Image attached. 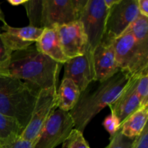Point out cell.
I'll use <instances>...</instances> for the list:
<instances>
[{"instance_id": "cell-12", "label": "cell", "mask_w": 148, "mask_h": 148, "mask_svg": "<svg viewBox=\"0 0 148 148\" xmlns=\"http://www.w3.org/2000/svg\"><path fill=\"white\" fill-rule=\"evenodd\" d=\"M139 76L140 75L132 76L118 98L109 106L111 112L118 119L120 126L129 116L142 108L136 90Z\"/></svg>"}, {"instance_id": "cell-3", "label": "cell", "mask_w": 148, "mask_h": 148, "mask_svg": "<svg viewBox=\"0 0 148 148\" xmlns=\"http://www.w3.org/2000/svg\"><path fill=\"white\" fill-rule=\"evenodd\" d=\"M40 90L23 80L0 75V113L14 119L25 130Z\"/></svg>"}, {"instance_id": "cell-30", "label": "cell", "mask_w": 148, "mask_h": 148, "mask_svg": "<svg viewBox=\"0 0 148 148\" xmlns=\"http://www.w3.org/2000/svg\"><path fill=\"white\" fill-rule=\"evenodd\" d=\"M104 1H105V4L106 5V7L108 9H111L113 6L117 4L119 0H104Z\"/></svg>"}, {"instance_id": "cell-24", "label": "cell", "mask_w": 148, "mask_h": 148, "mask_svg": "<svg viewBox=\"0 0 148 148\" xmlns=\"http://www.w3.org/2000/svg\"><path fill=\"white\" fill-rule=\"evenodd\" d=\"M12 52L4 44L0 35V75H7Z\"/></svg>"}, {"instance_id": "cell-19", "label": "cell", "mask_w": 148, "mask_h": 148, "mask_svg": "<svg viewBox=\"0 0 148 148\" xmlns=\"http://www.w3.org/2000/svg\"><path fill=\"white\" fill-rule=\"evenodd\" d=\"M124 33H130L138 42L148 45V17L139 14Z\"/></svg>"}, {"instance_id": "cell-29", "label": "cell", "mask_w": 148, "mask_h": 148, "mask_svg": "<svg viewBox=\"0 0 148 148\" xmlns=\"http://www.w3.org/2000/svg\"><path fill=\"white\" fill-rule=\"evenodd\" d=\"M27 0H8V2L12 6H19L24 4Z\"/></svg>"}, {"instance_id": "cell-27", "label": "cell", "mask_w": 148, "mask_h": 148, "mask_svg": "<svg viewBox=\"0 0 148 148\" xmlns=\"http://www.w3.org/2000/svg\"><path fill=\"white\" fill-rule=\"evenodd\" d=\"M137 6L140 14L148 17V0H137Z\"/></svg>"}, {"instance_id": "cell-18", "label": "cell", "mask_w": 148, "mask_h": 148, "mask_svg": "<svg viewBox=\"0 0 148 148\" xmlns=\"http://www.w3.org/2000/svg\"><path fill=\"white\" fill-rule=\"evenodd\" d=\"M147 119L148 106L140 108L121 124L119 128L121 133L125 137L134 139L144 130Z\"/></svg>"}, {"instance_id": "cell-15", "label": "cell", "mask_w": 148, "mask_h": 148, "mask_svg": "<svg viewBox=\"0 0 148 148\" xmlns=\"http://www.w3.org/2000/svg\"><path fill=\"white\" fill-rule=\"evenodd\" d=\"M39 51L57 63L64 64L68 59L64 53L56 29L43 28V31L35 43Z\"/></svg>"}, {"instance_id": "cell-26", "label": "cell", "mask_w": 148, "mask_h": 148, "mask_svg": "<svg viewBox=\"0 0 148 148\" xmlns=\"http://www.w3.org/2000/svg\"><path fill=\"white\" fill-rule=\"evenodd\" d=\"M132 148H148V127L145 126L144 130L138 136L133 140Z\"/></svg>"}, {"instance_id": "cell-22", "label": "cell", "mask_w": 148, "mask_h": 148, "mask_svg": "<svg viewBox=\"0 0 148 148\" xmlns=\"http://www.w3.org/2000/svg\"><path fill=\"white\" fill-rule=\"evenodd\" d=\"M136 90L140 98L142 108L148 106V69L138 77Z\"/></svg>"}, {"instance_id": "cell-11", "label": "cell", "mask_w": 148, "mask_h": 148, "mask_svg": "<svg viewBox=\"0 0 148 148\" xmlns=\"http://www.w3.org/2000/svg\"><path fill=\"white\" fill-rule=\"evenodd\" d=\"M113 40L103 38L92 53L94 80H106L120 71L116 60Z\"/></svg>"}, {"instance_id": "cell-8", "label": "cell", "mask_w": 148, "mask_h": 148, "mask_svg": "<svg viewBox=\"0 0 148 148\" xmlns=\"http://www.w3.org/2000/svg\"><path fill=\"white\" fill-rule=\"evenodd\" d=\"M57 108V86L39 91L30 122L23 130L20 139L34 143L45 123Z\"/></svg>"}, {"instance_id": "cell-13", "label": "cell", "mask_w": 148, "mask_h": 148, "mask_svg": "<svg viewBox=\"0 0 148 148\" xmlns=\"http://www.w3.org/2000/svg\"><path fill=\"white\" fill-rule=\"evenodd\" d=\"M63 78H67L75 82L80 92L95 78L92 54L87 51L82 56L69 59L64 64Z\"/></svg>"}, {"instance_id": "cell-28", "label": "cell", "mask_w": 148, "mask_h": 148, "mask_svg": "<svg viewBox=\"0 0 148 148\" xmlns=\"http://www.w3.org/2000/svg\"><path fill=\"white\" fill-rule=\"evenodd\" d=\"M34 143L19 139L10 148H33Z\"/></svg>"}, {"instance_id": "cell-2", "label": "cell", "mask_w": 148, "mask_h": 148, "mask_svg": "<svg viewBox=\"0 0 148 148\" xmlns=\"http://www.w3.org/2000/svg\"><path fill=\"white\" fill-rule=\"evenodd\" d=\"M62 65L39 51L34 43L12 53L5 75L27 82L40 90L57 86Z\"/></svg>"}, {"instance_id": "cell-17", "label": "cell", "mask_w": 148, "mask_h": 148, "mask_svg": "<svg viewBox=\"0 0 148 148\" xmlns=\"http://www.w3.org/2000/svg\"><path fill=\"white\" fill-rule=\"evenodd\" d=\"M80 95L79 88L70 79L63 78L57 91V108L69 112L77 103Z\"/></svg>"}, {"instance_id": "cell-16", "label": "cell", "mask_w": 148, "mask_h": 148, "mask_svg": "<svg viewBox=\"0 0 148 148\" xmlns=\"http://www.w3.org/2000/svg\"><path fill=\"white\" fill-rule=\"evenodd\" d=\"M23 130L14 119L0 113V148H10L20 139Z\"/></svg>"}, {"instance_id": "cell-7", "label": "cell", "mask_w": 148, "mask_h": 148, "mask_svg": "<svg viewBox=\"0 0 148 148\" xmlns=\"http://www.w3.org/2000/svg\"><path fill=\"white\" fill-rule=\"evenodd\" d=\"M75 127L69 112L56 108L35 140L33 148H55L62 144Z\"/></svg>"}, {"instance_id": "cell-21", "label": "cell", "mask_w": 148, "mask_h": 148, "mask_svg": "<svg viewBox=\"0 0 148 148\" xmlns=\"http://www.w3.org/2000/svg\"><path fill=\"white\" fill-rule=\"evenodd\" d=\"M82 133L74 128L62 143V148H90Z\"/></svg>"}, {"instance_id": "cell-4", "label": "cell", "mask_w": 148, "mask_h": 148, "mask_svg": "<svg viewBox=\"0 0 148 148\" xmlns=\"http://www.w3.org/2000/svg\"><path fill=\"white\" fill-rule=\"evenodd\" d=\"M113 45L120 70L134 76L148 69V45L138 42L130 33L114 39Z\"/></svg>"}, {"instance_id": "cell-10", "label": "cell", "mask_w": 148, "mask_h": 148, "mask_svg": "<svg viewBox=\"0 0 148 148\" xmlns=\"http://www.w3.org/2000/svg\"><path fill=\"white\" fill-rule=\"evenodd\" d=\"M58 33L64 53L68 59L82 56L87 52L88 39L79 20L54 27Z\"/></svg>"}, {"instance_id": "cell-14", "label": "cell", "mask_w": 148, "mask_h": 148, "mask_svg": "<svg viewBox=\"0 0 148 148\" xmlns=\"http://www.w3.org/2000/svg\"><path fill=\"white\" fill-rule=\"evenodd\" d=\"M0 29L3 31L0 32L1 39L12 53L34 44L43 31L42 28L30 26L14 27L7 24L0 27Z\"/></svg>"}, {"instance_id": "cell-23", "label": "cell", "mask_w": 148, "mask_h": 148, "mask_svg": "<svg viewBox=\"0 0 148 148\" xmlns=\"http://www.w3.org/2000/svg\"><path fill=\"white\" fill-rule=\"evenodd\" d=\"M133 140L125 137L121 133L120 130L110 138V143L106 148H132Z\"/></svg>"}, {"instance_id": "cell-20", "label": "cell", "mask_w": 148, "mask_h": 148, "mask_svg": "<svg viewBox=\"0 0 148 148\" xmlns=\"http://www.w3.org/2000/svg\"><path fill=\"white\" fill-rule=\"evenodd\" d=\"M23 6L25 8L30 22L29 26L36 28H42L43 0H27Z\"/></svg>"}, {"instance_id": "cell-31", "label": "cell", "mask_w": 148, "mask_h": 148, "mask_svg": "<svg viewBox=\"0 0 148 148\" xmlns=\"http://www.w3.org/2000/svg\"><path fill=\"white\" fill-rule=\"evenodd\" d=\"M0 21L2 22V23H4V25L7 24V22H6V20H5V17H4V13H3V12L1 11V8H0Z\"/></svg>"}, {"instance_id": "cell-25", "label": "cell", "mask_w": 148, "mask_h": 148, "mask_svg": "<svg viewBox=\"0 0 148 148\" xmlns=\"http://www.w3.org/2000/svg\"><path fill=\"white\" fill-rule=\"evenodd\" d=\"M103 125L105 127L106 130L110 134V138L112 137L120 128V124L118 119L112 113H111V114L106 116V118L104 119Z\"/></svg>"}, {"instance_id": "cell-1", "label": "cell", "mask_w": 148, "mask_h": 148, "mask_svg": "<svg viewBox=\"0 0 148 148\" xmlns=\"http://www.w3.org/2000/svg\"><path fill=\"white\" fill-rule=\"evenodd\" d=\"M131 77L128 72L120 70L109 79L90 82L69 111L75 129L83 132L92 119L118 98Z\"/></svg>"}, {"instance_id": "cell-9", "label": "cell", "mask_w": 148, "mask_h": 148, "mask_svg": "<svg viewBox=\"0 0 148 148\" xmlns=\"http://www.w3.org/2000/svg\"><path fill=\"white\" fill-rule=\"evenodd\" d=\"M140 14L137 0H119L109 9L103 38L114 40L126 31Z\"/></svg>"}, {"instance_id": "cell-6", "label": "cell", "mask_w": 148, "mask_h": 148, "mask_svg": "<svg viewBox=\"0 0 148 148\" xmlns=\"http://www.w3.org/2000/svg\"><path fill=\"white\" fill-rule=\"evenodd\" d=\"M88 0H43L42 28H53L79 20Z\"/></svg>"}, {"instance_id": "cell-5", "label": "cell", "mask_w": 148, "mask_h": 148, "mask_svg": "<svg viewBox=\"0 0 148 148\" xmlns=\"http://www.w3.org/2000/svg\"><path fill=\"white\" fill-rule=\"evenodd\" d=\"M109 9L104 0H88L79 16V21L88 39L87 51L92 54L105 34L106 22Z\"/></svg>"}]
</instances>
